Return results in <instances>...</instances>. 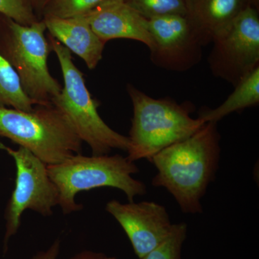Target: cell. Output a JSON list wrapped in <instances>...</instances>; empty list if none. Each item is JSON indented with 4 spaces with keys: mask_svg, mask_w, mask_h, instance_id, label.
<instances>
[{
    "mask_svg": "<svg viewBox=\"0 0 259 259\" xmlns=\"http://www.w3.org/2000/svg\"><path fill=\"white\" fill-rule=\"evenodd\" d=\"M69 259H117L115 257L107 256V255L102 253L84 250L74 255Z\"/></svg>",
    "mask_w": 259,
    "mask_h": 259,
    "instance_id": "21",
    "label": "cell"
},
{
    "mask_svg": "<svg viewBox=\"0 0 259 259\" xmlns=\"http://www.w3.org/2000/svg\"><path fill=\"white\" fill-rule=\"evenodd\" d=\"M0 13L23 25L37 21L30 0H0Z\"/></svg>",
    "mask_w": 259,
    "mask_h": 259,
    "instance_id": "19",
    "label": "cell"
},
{
    "mask_svg": "<svg viewBox=\"0 0 259 259\" xmlns=\"http://www.w3.org/2000/svg\"><path fill=\"white\" fill-rule=\"evenodd\" d=\"M124 2L147 20L170 15L187 17L188 14V0H125Z\"/></svg>",
    "mask_w": 259,
    "mask_h": 259,
    "instance_id": "16",
    "label": "cell"
},
{
    "mask_svg": "<svg viewBox=\"0 0 259 259\" xmlns=\"http://www.w3.org/2000/svg\"><path fill=\"white\" fill-rule=\"evenodd\" d=\"M49 1V0H30L33 8L35 7L37 8H42V10L44 9Z\"/></svg>",
    "mask_w": 259,
    "mask_h": 259,
    "instance_id": "22",
    "label": "cell"
},
{
    "mask_svg": "<svg viewBox=\"0 0 259 259\" xmlns=\"http://www.w3.org/2000/svg\"><path fill=\"white\" fill-rule=\"evenodd\" d=\"M0 149L9 153L16 166V180L5 212L4 250H8L10 238L21 225L24 211H34L44 217L53 214V208L59 204V191L48 174L47 165L26 148L18 149L0 142Z\"/></svg>",
    "mask_w": 259,
    "mask_h": 259,
    "instance_id": "7",
    "label": "cell"
},
{
    "mask_svg": "<svg viewBox=\"0 0 259 259\" xmlns=\"http://www.w3.org/2000/svg\"><path fill=\"white\" fill-rule=\"evenodd\" d=\"M105 210L122 227L139 258L161 245L174 226L166 207L155 202L121 203L112 199Z\"/></svg>",
    "mask_w": 259,
    "mask_h": 259,
    "instance_id": "10",
    "label": "cell"
},
{
    "mask_svg": "<svg viewBox=\"0 0 259 259\" xmlns=\"http://www.w3.org/2000/svg\"><path fill=\"white\" fill-rule=\"evenodd\" d=\"M0 136L26 148L47 166L82 150V141L53 104L35 105L29 112L0 107Z\"/></svg>",
    "mask_w": 259,
    "mask_h": 259,
    "instance_id": "4",
    "label": "cell"
},
{
    "mask_svg": "<svg viewBox=\"0 0 259 259\" xmlns=\"http://www.w3.org/2000/svg\"><path fill=\"white\" fill-rule=\"evenodd\" d=\"M133 105L127 158L132 162L151 158L171 145L188 139L206 123L191 117L193 106L169 97L153 98L133 85L127 86Z\"/></svg>",
    "mask_w": 259,
    "mask_h": 259,
    "instance_id": "2",
    "label": "cell"
},
{
    "mask_svg": "<svg viewBox=\"0 0 259 259\" xmlns=\"http://www.w3.org/2000/svg\"><path fill=\"white\" fill-rule=\"evenodd\" d=\"M115 1L124 2V1H125V0H115Z\"/></svg>",
    "mask_w": 259,
    "mask_h": 259,
    "instance_id": "23",
    "label": "cell"
},
{
    "mask_svg": "<svg viewBox=\"0 0 259 259\" xmlns=\"http://www.w3.org/2000/svg\"><path fill=\"white\" fill-rule=\"evenodd\" d=\"M48 174L59 191V204L64 214L83 209L76 203V194L100 187L122 191L128 202L147 192L146 186L133 175L139 173L135 162L120 154L86 156L75 155L68 159L47 166Z\"/></svg>",
    "mask_w": 259,
    "mask_h": 259,
    "instance_id": "3",
    "label": "cell"
},
{
    "mask_svg": "<svg viewBox=\"0 0 259 259\" xmlns=\"http://www.w3.org/2000/svg\"><path fill=\"white\" fill-rule=\"evenodd\" d=\"M6 31L0 40V53L20 79L24 93L36 105L52 104L62 87L49 71L51 51L45 36L44 20L23 25L7 18Z\"/></svg>",
    "mask_w": 259,
    "mask_h": 259,
    "instance_id": "6",
    "label": "cell"
},
{
    "mask_svg": "<svg viewBox=\"0 0 259 259\" xmlns=\"http://www.w3.org/2000/svg\"><path fill=\"white\" fill-rule=\"evenodd\" d=\"M221 139L217 122H206L188 139L164 148L150 161L157 170L152 185L166 189L185 214L202 212L201 200L219 166Z\"/></svg>",
    "mask_w": 259,
    "mask_h": 259,
    "instance_id": "1",
    "label": "cell"
},
{
    "mask_svg": "<svg viewBox=\"0 0 259 259\" xmlns=\"http://www.w3.org/2000/svg\"><path fill=\"white\" fill-rule=\"evenodd\" d=\"M49 37L64 79V87L53 100V105L64 114L82 142L89 145L94 156L110 154L113 149L127 152L128 137L116 132L102 120L97 111L100 104L87 88L83 74L74 64L71 51L51 35Z\"/></svg>",
    "mask_w": 259,
    "mask_h": 259,
    "instance_id": "5",
    "label": "cell"
},
{
    "mask_svg": "<svg viewBox=\"0 0 259 259\" xmlns=\"http://www.w3.org/2000/svg\"><path fill=\"white\" fill-rule=\"evenodd\" d=\"M187 234L185 223L174 224L169 236L161 245L139 259H182V245Z\"/></svg>",
    "mask_w": 259,
    "mask_h": 259,
    "instance_id": "18",
    "label": "cell"
},
{
    "mask_svg": "<svg viewBox=\"0 0 259 259\" xmlns=\"http://www.w3.org/2000/svg\"><path fill=\"white\" fill-rule=\"evenodd\" d=\"M248 5L250 0H188L187 18L199 44L207 47Z\"/></svg>",
    "mask_w": 259,
    "mask_h": 259,
    "instance_id": "12",
    "label": "cell"
},
{
    "mask_svg": "<svg viewBox=\"0 0 259 259\" xmlns=\"http://www.w3.org/2000/svg\"><path fill=\"white\" fill-rule=\"evenodd\" d=\"M44 21L51 36L83 59L88 69L97 67L106 44L95 33L84 17L44 18Z\"/></svg>",
    "mask_w": 259,
    "mask_h": 259,
    "instance_id": "13",
    "label": "cell"
},
{
    "mask_svg": "<svg viewBox=\"0 0 259 259\" xmlns=\"http://www.w3.org/2000/svg\"><path fill=\"white\" fill-rule=\"evenodd\" d=\"M209 69L215 77L236 86L259 66L258 10L248 5L212 42Z\"/></svg>",
    "mask_w": 259,
    "mask_h": 259,
    "instance_id": "8",
    "label": "cell"
},
{
    "mask_svg": "<svg viewBox=\"0 0 259 259\" xmlns=\"http://www.w3.org/2000/svg\"><path fill=\"white\" fill-rule=\"evenodd\" d=\"M61 245L60 239L58 238L48 249L38 252L29 259H57L60 253Z\"/></svg>",
    "mask_w": 259,
    "mask_h": 259,
    "instance_id": "20",
    "label": "cell"
},
{
    "mask_svg": "<svg viewBox=\"0 0 259 259\" xmlns=\"http://www.w3.org/2000/svg\"><path fill=\"white\" fill-rule=\"evenodd\" d=\"M106 0H49L44 9V18L83 17Z\"/></svg>",
    "mask_w": 259,
    "mask_h": 259,
    "instance_id": "17",
    "label": "cell"
},
{
    "mask_svg": "<svg viewBox=\"0 0 259 259\" xmlns=\"http://www.w3.org/2000/svg\"><path fill=\"white\" fill-rule=\"evenodd\" d=\"M83 17L105 44L114 39H130L143 42L149 50L153 48L148 20L125 2L106 0Z\"/></svg>",
    "mask_w": 259,
    "mask_h": 259,
    "instance_id": "11",
    "label": "cell"
},
{
    "mask_svg": "<svg viewBox=\"0 0 259 259\" xmlns=\"http://www.w3.org/2000/svg\"><path fill=\"white\" fill-rule=\"evenodd\" d=\"M259 103V66L246 75L233 93L218 107L202 109L198 118L204 122H218L233 112H240Z\"/></svg>",
    "mask_w": 259,
    "mask_h": 259,
    "instance_id": "14",
    "label": "cell"
},
{
    "mask_svg": "<svg viewBox=\"0 0 259 259\" xmlns=\"http://www.w3.org/2000/svg\"><path fill=\"white\" fill-rule=\"evenodd\" d=\"M153 46L150 59L167 71L184 72L199 64L202 47L187 17L165 15L149 19Z\"/></svg>",
    "mask_w": 259,
    "mask_h": 259,
    "instance_id": "9",
    "label": "cell"
},
{
    "mask_svg": "<svg viewBox=\"0 0 259 259\" xmlns=\"http://www.w3.org/2000/svg\"><path fill=\"white\" fill-rule=\"evenodd\" d=\"M35 105L24 93L14 68L0 53V107L29 112Z\"/></svg>",
    "mask_w": 259,
    "mask_h": 259,
    "instance_id": "15",
    "label": "cell"
}]
</instances>
